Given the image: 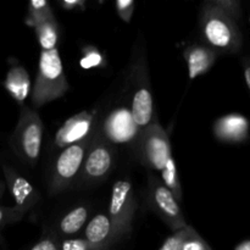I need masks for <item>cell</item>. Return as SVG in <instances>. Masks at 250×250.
Instances as JSON below:
<instances>
[{"label":"cell","mask_w":250,"mask_h":250,"mask_svg":"<svg viewBox=\"0 0 250 250\" xmlns=\"http://www.w3.org/2000/svg\"><path fill=\"white\" fill-rule=\"evenodd\" d=\"M234 250H250V238L241 242V243L234 248Z\"/></svg>","instance_id":"4dcf8cb0"},{"label":"cell","mask_w":250,"mask_h":250,"mask_svg":"<svg viewBox=\"0 0 250 250\" xmlns=\"http://www.w3.org/2000/svg\"><path fill=\"white\" fill-rule=\"evenodd\" d=\"M98 129L100 134L115 146H119L120 144H128L134 148L139 134L126 102L125 105L115 106L110 110L103 120L99 117Z\"/></svg>","instance_id":"30bf717a"},{"label":"cell","mask_w":250,"mask_h":250,"mask_svg":"<svg viewBox=\"0 0 250 250\" xmlns=\"http://www.w3.org/2000/svg\"><path fill=\"white\" fill-rule=\"evenodd\" d=\"M55 19L56 17L48 0H31L27 5V15L24 17V22L32 28L38 26L42 22Z\"/></svg>","instance_id":"d6986e66"},{"label":"cell","mask_w":250,"mask_h":250,"mask_svg":"<svg viewBox=\"0 0 250 250\" xmlns=\"http://www.w3.org/2000/svg\"><path fill=\"white\" fill-rule=\"evenodd\" d=\"M60 250H93L83 236L72 237V238L60 241Z\"/></svg>","instance_id":"83f0119b"},{"label":"cell","mask_w":250,"mask_h":250,"mask_svg":"<svg viewBox=\"0 0 250 250\" xmlns=\"http://www.w3.org/2000/svg\"><path fill=\"white\" fill-rule=\"evenodd\" d=\"M80 65L84 70H93V68H103L106 65V61L97 46L88 45L83 48Z\"/></svg>","instance_id":"44dd1931"},{"label":"cell","mask_w":250,"mask_h":250,"mask_svg":"<svg viewBox=\"0 0 250 250\" xmlns=\"http://www.w3.org/2000/svg\"><path fill=\"white\" fill-rule=\"evenodd\" d=\"M242 67H243V75H244V81H246V85L249 90L250 94V56L244 55L241 59Z\"/></svg>","instance_id":"f546056e"},{"label":"cell","mask_w":250,"mask_h":250,"mask_svg":"<svg viewBox=\"0 0 250 250\" xmlns=\"http://www.w3.org/2000/svg\"><path fill=\"white\" fill-rule=\"evenodd\" d=\"M4 87L10 97L16 102L20 107L23 106L24 102L31 94V78L28 72L17 61H10V67L4 81Z\"/></svg>","instance_id":"e0dca14e"},{"label":"cell","mask_w":250,"mask_h":250,"mask_svg":"<svg viewBox=\"0 0 250 250\" xmlns=\"http://www.w3.org/2000/svg\"><path fill=\"white\" fill-rule=\"evenodd\" d=\"M212 5L229 15V17L241 23L243 20V9H242V2L239 0H210Z\"/></svg>","instance_id":"603a6c76"},{"label":"cell","mask_w":250,"mask_h":250,"mask_svg":"<svg viewBox=\"0 0 250 250\" xmlns=\"http://www.w3.org/2000/svg\"><path fill=\"white\" fill-rule=\"evenodd\" d=\"M95 131L88 138L61 149L58 154L49 172L48 193L50 197H55L66 190L72 189L82 168L88 148L94 138Z\"/></svg>","instance_id":"8992f818"},{"label":"cell","mask_w":250,"mask_h":250,"mask_svg":"<svg viewBox=\"0 0 250 250\" xmlns=\"http://www.w3.org/2000/svg\"><path fill=\"white\" fill-rule=\"evenodd\" d=\"M193 229H194L192 226L187 225L183 229L172 232V234L165 239V242H164L159 250H183V246H185L188 236H189Z\"/></svg>","instance_id":"7402d4cb"},{"label":"cell","mask_w":250,"mask_h":250,"mask_svg":"<svg viewBox=\"0 0 250 250\" xmlns=\"http://www.w3.org/2000/svg\"><path fill=\"white\" fill-rule=\"evenodd\" d=\"M134 9H136V1H133V0H117V1H115V10L125 23H129L132 21Z\"/></svg>","instance_id":"484cf974"},{"label":"cell","mask_w":250,"mask_h":250,"mask_svg":"<svg viewBox=\"0 0 250 250\" xmlns=\"http://www.w3.org/2000/svg\"><path fill=\"white\" fill-rule=\"evenodd\" d=\"M133 149L139 163L149 171H161L173 156L167 132L158 121L139 132Z\"/></svg>","instance_id":"ba28073f"},{"label":"cell","mask_w":250,"mask_h":250,"mask_svg":"<svg viewBox=\"0 0 250 250\" xmlns=\"http://www.w3.org/2000/svg\"><path fill=\"white\" fill-rule=\"evenodd\" d=\"M125 88H126L125 89L126 104L131 112L134 125L141 132L156 121L146 44L141 38L138 39L136 48L133 49V54L127 70Z\"/></svg>","instance_id":"6da1fadb"},{"label":"cell","mask_w":250,"mask_h":250,"mask_svg":"<svg viewBox=\"0 0 250 250\" xmlns=\"http://www.w3.org/2000/svg\"><path fill=\"white\" fill-rule=\"evenodd\" d=\"M1 168L5 177V185L11 197L14 198V207L26 216L27 212L31 211L41 202V194L34 188V186L14 166L2 164Z\"/></svg>","instance_id":"4fadbf2b"},{"label":"cell","mask_w":250,"mask_h":250,"mask_svg":"<svg viewBox=\"0 0 250 250\" xmlns=\"http://www.w3.org/2000/svg\"><path fill=\"white\" fill-rule=\"evenodd\" d=\"M183 250H212L210 248L209 244L205 242V239L198 233L195 229L190 232L188 236L187 241H186L185 246H183Z\"/></svg>","instance_id":"4316f807"},{"label":"cell","mask_w":250,"mask_h":250,"mask_svg":"<svg viewBox=\"0 0 250 250\" xmlns=\"http://www.w3.org/2000/svg\"><path fill=\"white\" fill-rule=\"evenodd\" d=\"M82 236L93 250H109L116 244L106 211L93 215L83 229Z\"/></svg>","instance_id":"9a60e30c"},{"label":"cell","mask_w":250,"mask_h":250,"mask_svg":"<svg viewBox=\"0 0 250 250\" xmlns=\"http://www.w3.org/2000/svg\"><path fill=\"white\" fill-rule=\"evenodd\" d=\"M137 207L136 193L131 181L127 178L117 180L111 188L106 210L116 243L132 232Z\"/></svg>","instance_id":"52a82bcc"},{"label":"cell","mask_w":250,"mask_h":250,"mask_svg":"<svg viewBox=\"0 0 250 250\" xmlns=\"http://www.w3.org/2000/svg\"><path fill=\"white\" fill-rule=\"evenodd\" d=\"M26 250H60V241L48 231L43 229L41 238Z\"/></svg>","instance_id":"d4e9b609"},{"label":"cell","mask_w":250,"mask_h":250,"mask_svg":"<svg viewBox=\"0 0 250 250\" xmlns=\"http://www.w3.org/2000/svg\"><path fill=\"white\" fill-rule=\"evenodd\" d=\"M160 173L161 182L165 185V187L172 193L175 199L181 204V203L183 202V190L180 182V178H178L177 167H176V163L173 156H171V158L168 159L166 165L164 166L163 170L160 171Z\"/></svg>","instance_id":"ffe728a7"},{"label":"cell","mask_w":250,"mask_h":250,"mask_svg":"<svg viewBox=\"0 0 250 250\" xmlns=\"http://www.w3.org/2000/svg\"><path fill=\"white\" fill-rule=\"evenodd\" d=\"M44 125L38 111L24 104L20 107L19 121L10 137V146L23 165L33 167L38 161L43 143Z\"/></svg>","instance_id":"5b68a950"},{"label":"cell","mask_w":250,"mask_h":250,"mask_svg":"<svg viewBox=\"0 0 250 250\" xmlns=\"http://www.w3.org/2000/svg\"><path fill=\"white\" fill-rule=\"evenodd\" d=\"M37 41H38L41 50H53L59 49V42H60V27L58 21L49 20L39 23L34 27Z\"/></svg>","instance_id":"ac0fdd59"},{"label":"cell","mask_w":250,"mask_h":250,"mask_svg":"<svg viewBox=\"0 0 250 250\" xmlns=\"http://www.w3.org/2000/svg\"><path fill=\"white\" fill-rule=\"evenodd\" d=\"M117 156V146L109 143L100 134L97 125L94 138L88 148L82 168L72 189H90L105 182L116 167Z\"/></svg>","instance_id":"277c9868"},{"label":"cell","mask_w":250,"mask_h":250,"mask_svg":"<svg viewBox=\"0 0 250 250\" xmlns=\"http://www.w3.org/2000/svg\"><path fill=\"white\" fill-rule=\"evenodd\" d=\"M24 215L16 209L15 207H2L0 205V243L4 242L2 239V229L5 227L14 225L16 222L21 221Z\"/></svg>","instance_id":"cb8c5ba5"},{"label":"cell","mask_w":250,"mask_h":250,"mask_svg":"<svg viewBox=\"0 0 250 250\" xmlns=\"http://www.w3.org/2000/svg\"><path fill=\"white\" fill-rule=\"evenodd\" d=\"M59 5L63 11L80 12L84 11L87 2L84 0H59Z\"/></svg>","instance_id":"f1b7e54d"},{"label":"cell","mask_w":250,"mask_h":250,"mask_svg":"<svg viewBox=\"0 0 250 250\" xmlns=\"http://www.w3.org/2000/svg\"><path fill=\"white\" fill-rule=\"evenodd\" d=\"M199 33L202 43L219 55H236L243 48V33L238 22L217 9L210 0L200 9Z\"/></svg>","instance_id":"7a4b0ae2"},{"label":"cell","mask_w":250,"mask_h":250,"mask_svg":"<svg viewBox=\"0 0 250 250\" xmlns=\"http://www.w3.org/2000/svg\"><path fill=\"white\" fill-rule=\"evenodd\" d=\"M70 88L59 49L41 50L36 82L31 90L33 109L37 110L48 103L58 100Z\"/></svg>","instance_id":"3957f363"},{"label":"cell","mask_w":250,"mask_h":250,"mask_svg":"<svg viewBox=\"0 0 250 250\" xmlns=\"http://www.w3.org/2000/svg\"><path fill=\"white\" fill-rule=\"evenodd\" d=\"M5 189H6V185H5L4 181H2L1 178H0V199H1L2 195H4Z\"/></svg>","instance_id":"1f68e13d"},{"label":"cell","mask_w":250,"mask_h":250,"mask_svg":"<svg viewBox=\"0 0 250 250\" xmlns=\"http://www.w3.org/2000/svg\"><path fill=\"white\" fill-rule=\"evenodd\" d=\"M212 133L221 143H246L250 137V122L244 115L237 112L224 115L214 122Z\"/></svg>","instance_id":"5bb4252c"},{"label":"cell","mask_w":250,"mask_h":250,"mask_svg":"<svg viewBox=\"0 0 250 250\" xmlns=\"http://www.w3.org/2000/svg\"><path fill=\"white\" fill-rule=\"evenodd\" d=\"M146 199L149 208L172 232L187 226L181 204L161 182L160 177L151 171H148L146 176Z\"/></svg>","instance_id":"9c48e42d"},{"label":"cell","mask_w":250,"mask_h":250,"mask_svg":"<svg viewBox=\"0 0 250 250\" xmlns=\"http://www.w3.org/2000/svg\"><path fill=\"white\" fill-rule=\"evenodd\" d=\"M99 120V109L84 110L66 120L53 138V148L65 149L82 142L95 131Z\"/></svg>","instance_id":"8fae6325"},{"label":"cell","mask_w":250,"mask_h":250,"mask_svg":"<svg viewBox=\"0 0 250 250\" xmlns=\"http://www.w3.org/2000/svg\"><path fill=\"white\" fill-rule=\"evenodd\" d=\"M219 54L203 43L188 45L183 51V58L188 68L189 81H194L199 76L209 72L219 59Z\"/></svg>","instance_id":"2e32d148"},{"label":"cell","mask_w":250,"mask_h":250,"mask_svg":"<svg viewBox=\"0 0 250 250\" xmlns=\"http://www.w3.org/2000/svg\"><path fill=\"white\" fill-rule=\"evenodd\" d=\"M93 207L90 203L83 202L73 205L70 209L61 212L51 224L46 225L43 229L53 234L59 241L80 236L92 217Z\"/></svg>","instance_id":"7c38bea8"}]
</instances>
